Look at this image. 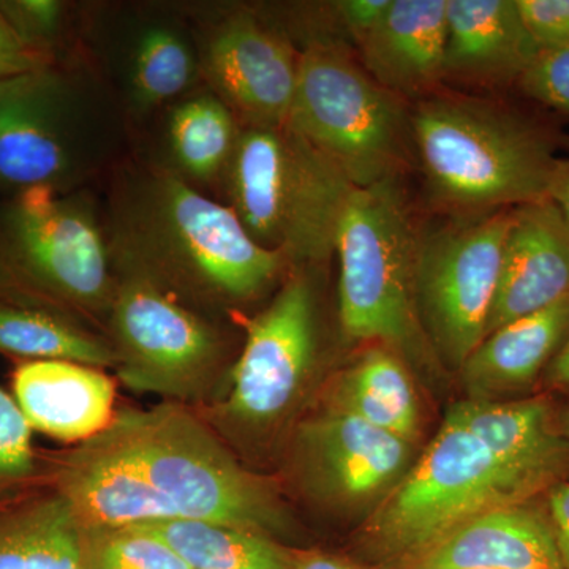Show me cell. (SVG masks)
Wrapping results in <instances>:
<instances>
[{
	"label": "cell",
	"instance_id": "obj_24",
	"mask_svg": "<svg viewBox=\"0 0 569 569\" xmlns=\"http://www.w3.org/2000/svg\"><path fill=\"white\" fill-rule=\"evenodd\" d=\"M335 408L410 443L418 436L419 408L413 383L399 358L383 348L369 351L346 372L336 389Z\"/></svg>",
	"mask_w": 569,
	"mask_h": 569
},
{
	"label": "cell",
	"instance_id": "obj_25",
	"mask_svg": "<svg viewBox=\"0 0 569 569\" xmlns=\"http://www.w3.org/2000/svg\"><path fill=\"white\" fill-rule=\"evenodd\" d=\"M0 353L28 361H69L97 367L116 366L111 347L66 320L36 307L0 302Z\"/></svg>",
	"mask_w": 569,
	"mask_h": 569
},
{
	"label": "cell",
	"instance_id": "obj_15",
	"mask_svg": "<svg viewBox=\"0 0 569 569\" xmlns=\"http://www.w3.org/2000/svg\"><path fill=\"white\" fill-rule=\"evenodd\" d=\"M11 397L32 430L66 443L91 440L116 417L111 378L77 362H21L11 377Z\"/></svg>",
	"mask_w": 569,
	"mask_h": 569
},
{
	"label": "cell",
	"instance_id": "obj_1",
	"mask_svg": "<svg viewBox=\"0 0 569 569\" xmlns=\"http://www.w3.org/2000/svg\"><path fill=\"white\" fill-rule=\"evenodd\" d=\"M52 486L82 529L193 519L263 531L279 515L263 479L176 406L116 415L56 463Z\"/></svg>",
	"mask_w": 569,
	"mask_h": 569
},
{
	"label": "cell",
	"instance_id": "obj_36",
	"mask_svg": "<svg viewBox=\"0 0 569 569\" xmlns=\"http://www.w3.org/2000/svg\"><path fill=\"white\" fill-rule=\"evenodd\" d=\"M548 198L560 209L569 222V157L559 160L552 182H550Z\"/></svg>",
	"mask_w": 569,
	"mask_h": 569
},
{
	"label": "cell",
	"instance_id": "obj_5",
	"mask_svg": "<svg viewBox=\"0 0 569 569\" xmlns=\"http://www.w3.org/2000/svg\"><path fill=\"white\" fill-rule=\"evenodd\" d=\"M419 238L396 179L351 187L339 223V313L353 340H377L411 358L432 350L417 299Z\"/></svg>",
	"mask_w": 569,
	"mask_h": 569
},
{
	"label": "cell",
	"instance_id": "obj_9",
	"mask_svg": "<svg viewBox=\"0 0 569 569\" xmlns=\"http://www.w3.org/2000/svg\"><path fill=\"white\" fill-rule=\"evenodd\" d=\"M2 263L37 293L80 307L111 298L108 250L84 206L51 187L21 190L0 227Z\"/></svg>",
	"mask_w": 569,
	"mask_h": 569
},
{
	"label": "cell",
	"instance_id": "obj_6",
	"mask_svg": "<svg viewBox=\"0 0 569 569\" xmlns=\"http://www.w3.org/2000/svg\"><path fill=\"white\" fill-rule=\"evenodd\" d=\"M351 183L287 126L250 127L230 160L233 209L258 244L318 260L335 250Z\"/></svg>",
	"mask_w": 569,
	"mask_h": 569
},
{
	"label": "cell",
	"instance_id": "obj_22",
	"mask_svg": "<svg viewBox=\"0 0 569 569\" xmlns=\"http://www.w3.org/2000/svg\"><path fill=\"white\" fill-rule=\"evenodd\" d=\"M0 569H86L80 520L56 489L0 505Z\"/></svg>",
	"mask_w": 569,
	"mask_h": 569
},
{
	"label": "cell",
	"instance_id": "obj_26",
	"mask_svg": "<svg viewBox=\"0 0 569 569\" xmlns=\"http://www.w3.org/2000/svg\"><path fill=\"white\" fill-rule=\"evenodd\" d=\"M239 134L227 104L213 97L182 103L170 122L176 160L198 179L212 178L230 163Z\"/></svg>",
	"mask_w": 569,
	"mask_h": 569
},
{
	"label": "cell",
	"instance_id": "obj_13",
	"mask_svg": "<svg viewBox=\"0 0 569 569\" xmlns=\"http://www.w3.org/2000/svg\"><path fill=\"white\" fill-rule=\"evenodd\" d=\"M206 69L228 103L258 129H282L290 118L299 58L252 17H236L213 33Z\"/></svg>",
	"mask_w": 569,
	"mask_h": 569
},
{
	"label": "cell",
	"instance_id": "obj_12",
	"mask_svg": "<svg viewBox=\"0 0 569 569\" xmlns=\"http://www.w3.org/2000/svg\"><path fill=\"white\" fill-rule=\"evenodd\" d=\"M69 84L50 67L0 81V183L61 192L77 170Z\"/></svg>",
	"mask_w": 569,
	"mask_h": 569
},
{
	"label": "cell",
	"instance_id": "obj_27",
	"mask_svg": "<svg viewBox=\"0 0 569 569\" xmlns=\"http://www.w3.org/2000/svg\"><path fill=\"white\" fill-rule=\"evenodd\" d=\"M194 59L186 41L168 29H151L141 37L133 66L134 96L142 104L162 103L189 88Z\"/></svg>",
	"mask_w": 569,
	"mask_h": 569
},
{
	"label": "cell",
	"instance_id": "obj_18",
	"mask_svg": "<svg viewBox=\"0 0 569 569\" xmlns=\"http://www.w3.org/2000/svg\"><path fill=\"white\" fill-rule=\"evenodd\" d=\"M503 466L533 479L545 489L569 470V441L561 436L545 399L496 402L470 399L448 411Z\"/></svg>",
	"mask_w": 569,
	"mask_h": 569
},
{
	"label": "cell",
	"instance_id": "obj_16",
	"mask_svg": "<svg viewBox=\"0 0 569 569\" xmlns=\"http://www.w3.org/2000/svg\"><path fill=\"white\" fill-rule=\"evenodd\" d=\"M539 51L518 0H448L445 74L518 84Z\"/></svg>",
	"mask_w": 569,
	"mask_h": 569
},
{
	"label": "cell",
	"instance_id": "obj_8",
	"mask_svg": "<svg viewBox=\"0 0 569 569\" xmlns=\"http://www.w3.org/2000/svg\"><path fill=\"white\" fill-rule=\"evenodd\" d=\"M511 213L501 209L419 238V317L433 353L456 369L485 339Z\"/></svg>",
	"mask_w": 569,
	"mask_h": 569
},
{
	"label": "cell",
	"instance_id": "obj_23",
	"mask_svg": "<svg viewBox=\"0 0 569 569\" xmlns=\"http://www.w3.org/2000/svg\"><path fill=\"white\" fill-rule=\"evenodd\" d=\"M190 569H291L293 553L263 531L209 520L170 519L140 523Z\"/></svg>",
	"mask_w": 569,
	"mask_h": 569
},
{
	"label": "cell",
	"instance_id": "obj_17",
	"mask_svg": "<svg viewBox=\"0 0 569 569\" xmlns=\"http://www.w3.org/2000/svg\"><path fill=\"white\" fill-rule=\"evenodd\" d=\"M302 440L325 485L348 501L387 489L413 456L410 441L337 408L310 422Z\"/></svg>",
	"mask_w": 569,
	"mask_h": 569
},
{
	"label": "cell",
	"instance_id": "obj_3",
	"mask_svg": "<svg viewBox=\"0 0 569 569\" xmlns=\"http://www.w3.org/2000/svg\"><path fill=\"white\" fill-rule=\"evenodd\" d=\"M430 190L462 211H501L548 198L559 140L545 123L509 108L433 99L415 112Z\"/></svg>",
	"mask_w": 569,
	"mask_h": 569
},
{
	"label": "cell",
	"instance_id": "obj_32",
	"mask_svg": "<svg viewBox=\"0 0 569 569\" xmlns=\"http://www.w3.org/2000/svg\"><path fill=\"white\" fill-rule=\"evenodd\" d=\"M0 11L22 39L40 48V41L56 31L61 18V3L52 0H18L0 2Z\"/></svg>",
	"mask_w": 569,
	"mask_h": 569
},
{
	"label": "cell",
	"instance_id": "obj_20",
	"mask_svg": "<svg viewBox=\"0 0 569 569\" xmlns=\"http://www.w3.org/2000/svg\"><path fill=\"white\" fill-rule=\"evenodd\" d=\"M411 569H563L548 516L527 503L459 527Z\"/></svg>",
	"mask_w": 569,
	"mask_h": 569
},
{
	"label": "cell",
	"instance_id": "obj_37",
	"mask_svg": "<svg viewBox=\"0 0 569 569\" xmlns=\"http://www.w3.org/2000/svg\"><path fill=\"white\" fill-rule=\"evenodd\" d=\"M291 569H362L350 563V561L339 559V557L326 556V553H305V556H295Z\"/></svg>",
	"mask_w": 569,
	"mask_h": 569
},
{
	"label": "cell",
	"instance_id": "obj_10",
	"mask_svg": "<svg viewBox=\"0 0 569 569\" xmlns=\"http://www.w3.org/2000/svg\"><path fill=\"white\" fill-rule=\"evenodd\" d=\"M116 367L138 392L189 399L209 383L220 358L211 326L146 277L129 274L112 296Z\"/></svg>",
	"mask_w": 569,
	"mask_h": 569
},
{
	"label": "cell",
	"instance_id": "obj_7",
	"mask_svg": "<svg viewBox=\"0 0 569 569\" xmlns=\"http://www.w3.org/2000/svg\"><path fill=\"white\" fill-rule=\"evenodd\" d=\"M287 127L353 187L395 178L402 160L403 114L396 97L331 44H312L299 58Z\"/></svg>",
	"mask_w": 569,
	"mask_h": 569
},
{
	"label": "cell",
	"instance_id": "obj_35",
	"mask_svg": "<svg viewBox=\"0 0 569 569\" xmlns=\"http://www.w3.org/2000/svg\"><path fill=\"white\" fill-rule=\"evenodd\" d=\"M549 522L556 538L561 567L569 569V481L549 489Z\"/></svg>",
	"mask_w": 569,
	"mask_h": 569
},
{
	"label": "cell",
	"instance_id": "obj_19",
	"mask_svg": "<svg viewBox=\"0 0 569 569\" xmlns=\"http://www.w3.org/2000/svg\"><path fill=\"white\" fill-rule=\"evenodd\" d=\"M448 0H391L359 40L367 73L391 92L427 91L445 77Z\"/></svg>",
	"mask_w": 569,
	"mask_h": 569
},
{
	"label": "cell",
	"instance_id": "obj_34",
	"mask_svg": "<svg viewBox=\"0 0 569 569\" xmlns=\"http://www.w3.org/2000/svg\"><path fill=\"white\" fill-rule=\"evenodd\" d=\"M337 6L340 18L359 41L377 28L391 6V0H346Z\"/></svg>",
	"mask_w": 569,
	"mask_h": 569
},
{
	"label": "cell",
	"instance_id": "obj_31",
	"mask_svg": "<svg viewBox=\"0 0 569 569\" xmlns=\"http://www.w3.org/2000/svg\"><path fill=\"white\" fill-rule=\"evenodd\" d=\"M541 50L569 48V0H518Z\"/></svg>",
	"mask_w": 569,
	"mask_h": 569
},
{
	"label": "cell",
	"instance_id": "obj_38",
	"mask_svg": "<svg viewBox=\"0 0 569 569\" xmlns=\"http://www.w3.org/2000/svg\"><path fill=\"white\" fill-rule=\"evenodd\" d=\"M546 381L550 387L569 391V340L546 369Z\"/></svg>",
	"mask_w": 569,
	"mask_h": 569
},
{
	"label": "cell",
	"instance_id": "obj_21",
	"mask_svg": "<svg viewBox=\"0 0 569 569\" xmlns=\"http://www.w3.org/2000/svg\"><path fill=\"white\" fill-rule=\"evenodd\" d=\"M569 340V296L486 337L460 367L471 399L530 387Z\"/></svg>",
	"mask_w": 569,
	"mask_h": 569
},
{
	"label": "cell",
	"instance_id": "obj_30",
	"mask_svg": "<svg viewBox=\"0 0 569 569\" xmlns=\"http://www.w3.org/2000/svg\"><path fill=\"white\" fill-rule=\"evenodd\" d=\"M518 86L533 102L569 116V48L539 51Z\"/></svg>",
	"mask_w": 569,
	"mask_h": 569
},
{
	"label": "cell",
	"instance_id": "obj_28",
	"mask_svg": "<svg viewBox=\"0 0 569 569\" xmlns=\"http://www.w3.org/2000/svg\"><path fill=\"white\" fill-rule=\"evenodd\" d=\"M86 569H190L159 538L138 527L82 529Z\"/></svg>",
	"mask_w": 569,
	"mask_h": 569
},
{
	"label": "cell",
	"instance_id": "obj_11",
	"mask_svg": "<svg viewBox=\"0 0 569 569\" xmlns=\"http://www.w3.org/2000/svg\"><path fill=\"white\" fill-rule=\"evenodd\" d=\"M246 328L222 415L242 426L271 425L295 402L312 369L316 313L309 282L301 276L288 280Z\"/></svg>",
	"mask_w": 569,
	"mask_h": 569
},
{
	"label": "cell",
	"instance_id": "obj_2",
	"mask_svg": "<svg viewBox=\"0 0 569 569\" xmlns=\"http://www.w3.org/2000/svg\"><path fill=\"white\" fill-rule=\"evenodd\" d=\"M114 246L130 274L223 301L260 295L287 258L258 244L233 208L171 174L153 176L127 197Z\"/></svg>",
	"mask_w": 569,
	"mask_h": 569
},
{
	"label": "cell",
	"instance_id": "obj_33",
	"mask_svg": "<svg viewBox=\"0 0 569 569\" xmlns=\"http://www.w3.org/2000/svg\"><path fill=\"white\" fill-rule=\"evenodd\" d=\"M47 66L43 50L22 39L0 11V81Z\"/></svg>",
	"mask_w": 569,
	"mask_h": 569
},
{
	"label": "cell",
	"instance_id": "obj_4",
	"mask_svg": "<svg viewBox=\"0 0 569 569\" xmlns=\"http://www.w3.org/2000/svg\"><path fill=\"white\" fill-rule=\"evenodd\" d=\"M541 490L447 415L432 443L378 507L367 535L381 557L411 569L459 527L527 503Z\"/></svg>",
	"mask_w": 569,
	"mask_h": 569
},
{
	"label": "cell",
	"instance_id": "obj_39",
	"mask_svg": "<svg viewBox=\"0 0 569 569\" xmlns=\"http://www.w3.org/2000/svg\"><path fill=\"white\" fill-rule=\"evenodd\" d=\"M557 427H559L561 436L569 441V407L561 413V417L557 419Z\"/></svg>",
	"mask_w": 569,
	"mask_h": 569
},
{
	"label": "cell",
	"instance_id": "obj_14",
	"mask_svg": "<svg viewBox=\"0 0 569 569\" xmlns=\"http://www.w3.org/2000/svg\"><path fill=\"white\" fill-rule=\"evenodd\" d=\"M569 296V222L550 201L512 208L486 337ZM482 339V340H485Z\"/></svg>",
	"mask_w": 569,
	"mask_h": 569
},
{
	"label": "cell",
	"instance_id": "obj_29",
	"mask_svg": "<svg viewBox=\"0 0 569 569\" xmlns=\"http://www.w3.org/2000/svg\"><path fill=\"white\" fill-rule=\"evenodd\" d=\"M39 478L31 426L13 397L0 388V505L32 492Z\"/></svg>",
	"mask_w": 569,
	"mask_h": 569
}]
</instances>
